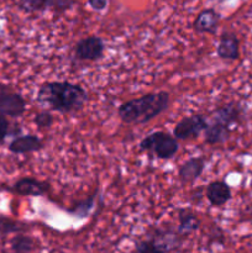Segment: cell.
<instances>
[{
  "label": "cell",
  "mask_w": 252,
  "mask_h": 253,
  "mask_svg": "<svg viewBox=\"0 0 252 253\" xmlns=\"http://www.w3.org/2000/svg\"><path fill=\"white\" fill-rule=\"evenodd\" d=\"M88 94L79 84L71 82H46L37 91V101L49 110L62 114L82 110Z\"/></svg>",
  "instance_id": "obj_1"
},
{
  "label": "cell",
  "mask_w": 252,
  "mask_h": 253,
  "mask_svg": "<svg viewBox=\"0 0 252 253\" xmlns=\"http://www.w3.org/2000/svg\"><path fill=\"white\" fill-rule=\"evenodd\" d=\"M170 103L169 93L165 90L148 93L140 98L125 101L118 108V115L125 124L150 123L168 109Z\"/></svg>",
  "instance_id": "obj_2"
},
{
  "label": "cell",
  "mask_w": 252,
  "mask_h": 253,
  "mask_svg": "<svg viewBox=\"0 0 252 253\" xmlns=\"http://www.w3.org/2000/svg\"><path fill=\"white\" fill-rule=\"evenodd\" d=\"M178 140L174 136L165 131H156L142 138L140 142V150L155 155L158 160H170L178 152Z\"/></svg>",
  "instance_id": "obj_3"
},
{
  "label": "cell",
  "mask_w": 252,
  "mask_h": 253,
  "mask_svg": "<svg viewBox=\"0 0 252 253\" xmlns=\"http://www.w3.org/2000/svg\"><path fill=\"white\" fill-rule=\"evenodd\" d=\"M208 123L204 115H190L183 118L179 123L175 124L173 128V136L175 140H189V138H197L203 131L207 130Z\"/></svg>",
  "instance_id": "obj_4"
},
{
  "label": "cell",
  "mask_w": 252,
  "mask_h": 253,
  "mask_svg": "<svg viewBox=\"0 0 252 253\" xmlns=\"http://www.w3.org/2000/svg\"><path fill=\"white\" fill-rule=\"evenodd\" d=\"M26 110V101L21 94L12 90L10 86L0 84V115L17 118Z\"/></svg>",
  "instance_id": "obj_5"
},
{
  "label": "cell",
  "mask_w": 252,
  "mask_h": 253,
  "mask_svg": "<svg viewBox=\"0 0 252 253\" xmlns=\"http://www.w3.org/2000/svg\"><path fill=\"white\" fill-rule=\"evenodd\" d=\"M105 43L98 36H88L79 40L74 46V56L79 61H98L103 57Z\"/></svg>",
  "instance_id": "obj_6"
},
{
  "label": "cell",
  "mask_w": 252,
  "mask_h": 253,
  "mask_svg": "<svg viewBox=\"0 0 252 253\" xmlns=\"http://www.w3.org/2000/svg\"><path fill=\"white\" fill-rule=\"evenodd\" d=\"M12 190L22 197H41L51 190L48 182L35 179V178H21L12 187Z\"/></svg>",
  "instance_id": "obj_7"
},
{
  "label": "cell",
  "mask_w": 252,
  "mask_h": 253,
  "mask_svg": "<svg viewBox=\"0 0 252 253\" xmlns=\"http://www.w3.org/2000/svg\"><path fill=\"white\" fill-rule=\"evenodd\" d=\"M205 197L212 207L220 208L231 200V188L224 180H214L205 188Z\"/></svg>",
  "instance_id": "obj_8"
},
{
  "label": "cell",
  "mask_w": 252,
  "mask_h": 253,
  "mask_svg": "<svg viewBox=\"0 0 252 253\" xmlns=\"http://www.w3.org/2000/svg\"><path fill=\"white\" fill-rule=\"evenodd\" d=\"M212 115H214L212 121L221 124L232 130V126H236L242 119V108L239 104L229 103L217 108Z\"/></svg>",
  "instance_id": "obj_9"
},
{
  "label": "cell",
  "mask_w": 252,
  "mask_h": 253,
  "mask_svg": "<svg viewBox=\"0 0 252 253\" xmlns=\"http://www.w3.org/2000/svg\"><path fill=\"white\" fill-rule=\"evenodd\" d=\"M217 56L221 59L236 61L240 57V41L232 32H224L220 37L216 49Z\"/></svg>",
  "instance_id": "obj_10"
},
{
  "label": "cell",
  "mask_w": 252,
  "mask_h": 253,
  "mask_svg": "<svg viewBox=\"0 0 252 253\" xmlns=\"http://www.w3.org/2000/svg\"><path fill=\"white\" fill-rule=\"evenodd\" d=\"M44 143L39 136L36 135H24L16 137L11 141L9 145L10 152L16 153V155H22V153L30 152H39L43 150Z\"/></svg>",
  "instance_id": "obj_11"
},
{
  "label": "cell",
  "mask_w": 252,
  "mask_h": 253,
  "mask_svg": "<svg viewBox=\"0 0 252 253\" xmlns=\"http://www.w3.org/2000/svg\"><path fill=\"white\" fill-rule=\"evenodd\" d=\"M205 169V158L192 157L185 161L178 170V177L183 183H193L203 174Z\"/></svg>",
  "instance_id": "obj_12"
},
{
  "label": "cell",
  "mask_w": 252,
  "mask_h": 253,
  "mask_svg": "<svg viewBox=\"0 0 252 253\" xmlns=\"http://www.w3.org/2000/svg\"><path fill=\"white\" fill-rule=\"evenodd\" d=\"M220 15L214 9H205L195 17L193 27L199 34H215L219 26Z\"/></svg>",
  "instance_id": "obj_13"
},
{
  "label": "cell",
  "mask_w": 252,
  "mask_h": 253,
  "mask_svg": "<svg viewBox=\"0 0 252 253\" xmlns=\"http://www.w3.org/2000/svg\"><path fill=\"white\" fill-rule=\"evenodd\" d=\"M178 224L177 231L183 237L189 236L200 227V220L197 214L188 209H178Z\"/></svg>",
  "instance_id": "obj_14"
},
{
  "label": "cell",
  "mask_w": 252,
  "mask_h": 253,
  "mask_svg": "<svg viewBox=\"0 0 252 253\" xmlns=\"http://www.w3.org/2000/svg\"><path fill=\"white\" fill-rule=\"evenodd\" d=\"M231 128L226 127V126L221 125L219 123H210L208 125L205 132V143L207 145H219V143H224L225 141L229 140L230 135H231Z\"/></svg>",
  "instance_id": "obj_15"
},
{
  "label": "cell",
  "mask_w": 252,
  "mask_h": 253,
  "mask_svg": "<svg viewBox=\"0 0 252 253\" xmlns=\"http://www.w3.org/2000/svg\"><path fill=\"white\" fill-rule=\"evenodd\" d=\"M95 197L96 192L94 193L93 195H89L85 199L81 200V202H77L76 204L72 208H69L67 211H68L69 214L73 215V216L78 217V219H85V217L89 216V214H90L91 210H93L94 205H95Z\"/></svg>",
  "instance_id": "obj_16"
},
{
  "label": "cell",
  "mask_w": 252,
  "mask_h": 253,
  "mask_svg": "<svg viewBox=\"0 0 252 253\" xmlns=\"http://www.w3.org/2000/svg\"><path fill=\"white\" fill-rule=\"evenodd\" d=\"M35 240L25 235H17L12 239L11 247L16 253H29L35 249Z\"/></svg>",
  "instance_id": "obj_17"
},
{
  "label": "cell",
  "mask_w": 252,
  "mask_h": 253,
  "mask_svg": "<svg viewBox=\"0 0 252 253\" xmlns=\"http://www.w3.org/2000/svg\"><path fill=\"white\" fill-rule=\"evenodd\" d=\"M26 229L27 226L22 222L0 216V234H14V232H21Z\"/></svg>",
  "instance_id": "obj_18"
},
{
  "label": "cell",
  "mask_w": 252,
  "mask_h": 253,
  "mask_svg": "<svg viewBox=\"0 0 252 253\" xmlns=\"http://www.w3.org/2000/svg\"><path fill=\"white\" fill-rule=\"evenodd\" d=\"M135 251L136 253H166L148 236H146L145 239H141L138 240V241H136Z\"/></svg>",
  "instance_id": "obj_19"
},
{
  "label": "cell",
  "mask_w": 252,
  "mask_h": 253,
  "mask_svg": "<svg viewBox=\"0 0 252 253\" xmlns=\"http://www.w3.org/2000/svg\"><path fill=\"white\" fill-rule=\"evenodd\" d=\"M19 6L26 12L43 11L48 9V0H19Z\"/></svg>",
  "instance_id": "obj_20"
},
{
  "label": "cell",
  "mask_w": 252,
  "mask_h": 253,
  "mask_svg": "<svg viewBox=\"0 0 252 253\" xmlns=\"http://www.w3.org/2000/svg\"><path fill=\"white\" fill-rule=\"evenodd\" d=\"M34 123L36 124L37 127L40 128L51 127V126L53 125V116H52L48 111H41V113H39L35 116Z\"/></svg>",
  "instance_id": "obj_21"
},
{
  "label": "cell",
  "mask_w": 252,
  "mask_h": 253,
  "mask_svg": "<svg viewBox=\"0 0 252 253\" xmlns=\"http://www.w3.org/2000/svg\"><path fill=\"white\" fill-rule=\"evenodd\" d=\"M76 4V0H48V9L57 12H63L71 9Z\"/></svg>",
  "instance_id": "obj_22"
},
{
  "label": "cell",
  "mask_w": 252,
  "mask_h": 253,
  "mask_svg": "<svg viewBox=\"0 0 252 253\" xmlns=\"http://www.w3.org/2000/svg\"><path fill=\"white\" fill-rule=\"evenodd\" d=\"M7 131H9V123L2 115H0V142L5 138Z\"/></svg>",
  "instance_id": "obj_23"
},
{
  "label": "cell",
  "mask_w": 252,
  "mask_h": 253,
  "mask_svg": "<svg viewBox=\"0 0 252 253\" xmlns=\"http://www.w3.org/2000/svg\"><path fill=\"white\" fill-rule=\"evenodd\" d=\"M88 2L94 10H96V11H101V10L105 9L106 5H108V0H88Z\"/></svg>",
  "instance_id": "obj_24"
},
{
  "label": "cell",
  "mask_w": 252,
  "mask_h": 253,
  "mask_svg": "<svg viewBox=\"0 0 252 253\" xmlns=\"http://www.w3.org/2000/svg\"><path fill=\"white\" fill-rule=\"evenodd\" d=\"M203 192H204V188L203 187L195 189V192L193 193V200H194V202H200V200H202V198L204 197V195L202 194Z\"/></svg>",
  "instance_id": "obj_25"
},
{
  "label": "cell",
  "mask_w": 252,
  "mask_h": 253,
  "mask_svg": "<svg viewBox=\"0 0 252 253\" xmlns=\"http://www.w3.org/2000/svg\"><path fill=\"white\" fill-rule=\"evenodd\" d=\"M249 212H250V216H251V219H252V204L250 205V209H249Z\"/></svg>",
  "instance_id": "obj_26"
}]
</instances>
